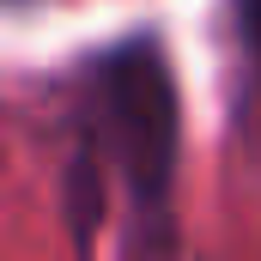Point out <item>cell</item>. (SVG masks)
<instances>
[{"label":"cell","mask_w":261,"mask_h":261,"mask_svg":"<svg viewBox=\"0 0 261 261\" xmlns=\"http://www.w3.org/2000/svg\"><path fill=\"white\" fill-rule=\"evenodd\" d=\"M97 103H91V140L97 152L116 158L128 176L140 219H164L170 170H176V85L158 43H128L97 61Z\"/></svg>","instance_id":"1"},{"label":"cell","mask_w":261,"mask_h":261,"mask_svg":"<svg viewBox=\"0 0 261 261\" xmlns=\"http://www.w3.org/2000/svg\"><path fill=\"white\" fill-rule=\"evenodd\" d=\"M237 24H243V37L261 49V0H237Z\"/></svg>","instance_id":"2"}]
</instances>
